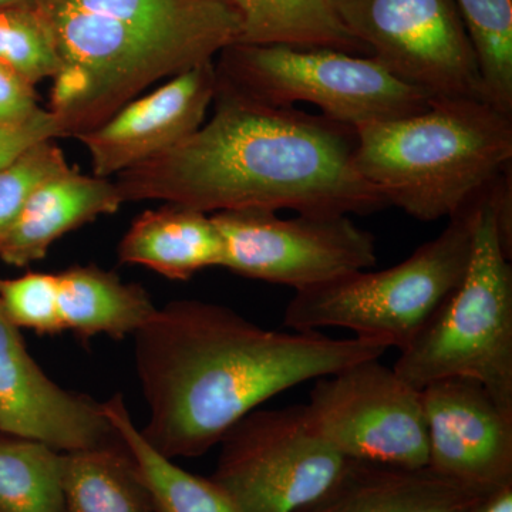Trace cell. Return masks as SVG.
<instances>
[{
  "label": "cell",
  "instance_id": "cell-7",
  "mask_svg": "<svg viewBox=\"0 0 512 512\" xmlns=\"http://www.w3.org/2000/svg\"><path fill=\"white\" fill-rule=\"evenodd\" d=\"M215 69L252 99L279 107L315 104L325 116L353 127L419 114L433 99L372 56L339 50L232 45L222 50Z\"/></svg>",
  "mask_w": 512,
  "mask_h": 512
},
{
  "label": "cell",
  "instance_id": "cell-28",
  "mask_svg": "<svg viewBox=\"0 0 512 512\" xmlns=\"http://www.w3.org/2000/svg\"><path fill=\"white\" fill-rule=\"evenodd\" d=\"M42 110L37 103L35 84L0 63V121L23 123Z\"/></svg>",
  "mask_w": 512,
  "mask_h": 512
},
{
  "label": "cell",
  "instance_id": "cell-5",
  "mask_svg": "<svg viewBox=\"0 0 512 512\" xmlns=\"http://www.w3.org/2000/svg\"><path fill=\"white\" fill-rule=\"evenodd\" d=\"M512 164L478 192L466 275L393 366L416 390L448 377L483 383L512 409V256L498 229V197Z\"/></svg>",
  "mask_w": 512,
  "mask_h": 512
},
{
  "label": "cell",
  "instance_id": "cell-15",
  "mask_svg": "<svg viewBox=\"0 0 512 512\" xmlns=\"http://www.w3.org/2000/svg\"><path fill=\"white\" fill-rule=\"evenodd\" d=\"M485 493L429 466L349 460L335 487L298 512H468Z\"/></svg>",
  "mask_w": 512,
  "mask_h": 512
},
{
  "label": "cell",
  "instance_id": "cell-20",
  "mask_svg": "<svg viewBox=\"0 0 512 512\" xmlns=\"http://www.w3.org/2000/svg\"><path fill=\"white\" fill-rule=\"evenodd\" d=\"M103 410L133 460L151 512H238L211 478L188 473L151 446L120 394L104 402Z\"/></svg>",
  "mask_w": 512,
  "mask_h": 512
},
{
  "label": "cell",
  "instance_id": "cell-26",
  "mask_svg": "<svg viewBox=\"0 0 512 512\" xmlns=\"http://www.w3.org/2000/svg\"><path fill=\"white\" fill-rule=\"evenodd\" d=\"M0 305L19 329L43 335L64 332L57 274L30 272L19 278L0 279Z\"/></svg>",
  "mask_w": 512,
  "mask_h": 512
},
{
  "label": "cell",
  "instance_id": "cell-8",
  "mask_svg": "<svg viewBox=\"0 0 512 512\" xmlns=\"http://www.w3.org/2000/svg\"><path fill=\"white\" fill-rule=\"evenodd\" d=\"M211 480L238 512H298L329 493L343 457L313 427L305 404L254 410L220 441Z\"/></svg>",
  "mask_w": 512,
  "mask_h": 512
},
{
  "label": "cell",
  "instance_id": "cell-1",
  "mask_svg": "<svg viewBox=\"0 0 512 512\" xmlns=\"http://www.w3.org/2000/svg\"><path fill=\"white\" fill-rule=\"evenodd\" d=\"M212 103L211 120L190 137L117 174L123 202H171L205 214L369 215L389 207L356 170V127L262 103L218 74Z\"/></svg>",
  "mask_w": 512,
  "mask_h": 512
},
{
  "label": "cell",
  "instance_id": "cell-16",
  "mask_svg": "<svg viewBox=\"0 0 512 512\" xmlns=\"http://www.w3.org/2000/svg\"><path fill=\"white\" fill-rule=\"evenodd\" d=\"M121 200L109 178L67 171L40 187L0 238V259L22 266L45 258L53 244L74 229L120 210Z\"/></svg>",
  "mask_w": 512,
  "mask_h": 512
},
{
  "label": "cell",
  "instance_id": "cell-30",
  "mask_svg": "<svg viewBox=\"0 0 512 512\" xmlns=\"http://www.w3.org/2000/svg\"><path fill=\"white\" fill-rule=\"evenodd\" d=\"M42 0H0V9L3 8H39Z\"/></svg>",
  "mask_w": 512,
  "mask_h": 512
},
{
  "label": "cell",
  "instance_id": "cell-2",
  "mask_svg": "<svg viewBox=\"0 0 512 512\" xmlns=\"http://www.w3.org/2000/svg\"><path fill=\"white\" fill-rule=\"evenodd\" d=\"M390 349L383 340L261 328L227 306L181 299L134 335L147 404L144 439L165 457L197 458L259 404Z\"/></svg>",
  "mask_w": 512,
  "mask_h": 512
},
{
  "label": "cell",
  "instance_id": "cell-12",
  "mask_svg": "<svg viewBox=\"0 0 512 512\" xmlns=\"http://www.w3.org/2000/svg\"><path fill=\"white\" fill-rule=\"evenodd\" d=\"M420 397L427 466L483 491L512 483V409L470 377L436 380Z\"/></svg>",
  "mask_w": 512,
  "mask_h": 512
},
{
  "label": "cell",
  "instance_id": "cell-24",
  "mask_svg": "<svg viewBox=\"0 0 512 512\" xmlns=\"http://www.w3.org/2000/svg\"><path fill=\"white\" fill-rule=\"evenodd\" d=\"M0 63L35 86L56 76L59 53L39 8L0 9Z\"/></svg>",
  "mask_w": 512,
  "mask_h": 512
},
{
  "label": "cell",
  "instance_id": "cell-25",
  "mask_svg": "<svg viewBox=\"0 0 512 512\" xmlns=\"http://www.w3.org/2000/svg\"><path fill=\"white\" fill-rule=\"evenodd\" d=\"M72 170L62 148L46 140L0 170V238L40 187Z\"/></svg>",
  "mask_w": 512,
  "mask_h": 512
},
{
  "label": "cell",
  "instance_id": "cell-10",
  "mask_svg": "<svg viewBox=\"0 0 512 512\" xmlns=\"http://www.w3.org/2000/svg\"><path fill=\"white\" fill-rule=\"evenodd\" d=\"M335 6L370 56L403 83L431 97L485 100L454 0H335Z\"/></svg>",
  "mask_w": 512,
  "mask_h": 512
},
{
  "label": "cell",
  "instance_id": "cell-17",
  "mask_svg": "<svg viewBox=\"0 0 512 512\" xmlns=\"http://www.w3.org/2000/svg\"><path fill=\"white\" fill-rule=\"evenodd\" d=\"M164 204L144 211L130 225L117 247L120 264L146 266L173 281L221 266L224 242L211 215Z\"/></svg>",
  "mask_w": 512,
  "mask_h": 512
},
{
  "label": "cell",
  "instance_id": "cell-23",
  "mask_svg": "<svg viewBox=\"0 0 512 512\" xmlns=\"http://www.w3.org/2000/svg\"><path fill=\"white\" fill-rule=\"evenodd\" d=\"M473 46L485 100L512 116V0H454Z\"/></svg>",
  "mask_w": 512,
  "mask_h": 512
},
{
  "label": "cell",
  "instance_id": "cell-14",
  "mask_svg": "<svg viewBox=\"0 0 512 512\" xmlns=\"http://www.w3.org/2000/svg\"><path fill=\"white\" fill-rule=\"evenodd\" d=\"M217 90L214 60L171 77L130 101L101 126L76 137L89 151L93 175L110 178L170 150L204 124Z\"/></svg>",
  "mask_w": 512,
  "mask_h": 512
},
{
  "label": "cell",
  "instance_id": "cell-21",
  "mask_svg": "<svg viewBox=\"0 0 512 512\" xmlns=\"http://www.w3.org/2000/svg\"><path fill=\"white\" fill-rule=\"evenodd\" d=\"M64 512H151L146 490L123 447L64 453Z\"/></svg>",
  "mask_w": 512,
  "mask_h": 512
},
{
  "label": "cell",
  "instance_id": "cell-6",
  "mask_svg": "<svg viewBox=\"0 0 512 512\" xmlns=\"http://www.w3.org/2000/svg\"><path fill=\"white\" fill-rule=\"evenodd\" d=\"M480 192V191H478ZM478 192L436 238L400 264L357 271L296 291L285 326L299 332L345 328L356 336L403 349L460 285L473 252Z\"/></svg>",
  "mask_w": 512,
  "mask_h": 512
},
{
  "label": "cell",
  "instance_id": "cell-19",
  "mask_svg": "<svg viewBox=\"0 0 512 512\" xmlns=\"http://www.w3.org/2000/svg\"><path fill=\"white\" fill-rule=\"evenodd\" d=\"M241 18L237 45L330 49L370 56L343 25L335 0H224Z\"/></svg>",
  "mask_w": 512,
  "mask_h": 512
},
{
  "label": "cell",
  "instance_id": "cell-4",
  "mask_svg": "<svg viewBox=\"0 0 512 512\" xmlns=\"http://www.w3.org/2000/svg\"><path fill=\"white\" fill-rule=\"evenodd\" d=\"M356 131V170L420 221L453 217L512 164V116L473 97H433L419 114Z\"/></svg>",
  "mask_w": 512,
  "mask_h": 512
},
{
  "label": "cell",
  "instance_id": "cell-11",
  "mask_svg": "<svg viewBox=\"0 0 512 512\" xmlns=\"http://www.w3.org/2000/svg\"><path fill=\"white\" fill-rule=\"evenodd\" d=\"M305 406L320 436L349 460L402 467L429 464L420 390L379 359L320 377Z\"/></svg>",
  "mask_w": 512,
  "mask_h": 512
},
{
  "label": "cell",
  "instance_id": "cell-18",
  "mask_svg": "<svg viewBox=\"0 0 512 512\" xmlns=\"http://www.w3.org/2000/svg\"><path fill=\"white\" fill-rule=\"evenodd\" d=\"M57 282L63 329L80 338L134 336L157 311L146 289L96 265L70 266Z\"/></svg>",
  "mask_w": 512,
  "mask_h": 512
},
{
  "label": "cell",
  "instance_id": "cell-13",
  "mask_svg": "<svg viewBox=\"0 0 512 512\" xmlns=\"http://www.w3.org/2000/svg\"><path fill=\"white\" fill-rule=\"evenodd\" d=\"M0 433L62 453L120 443L103 403L70 392L43 372L0 305Z\"/></svg>",
  "mask_w": 512,
  "mask_h": 512
},
{
  "label": "cell",
  "instance_id": "cell-22",
  "mask_svg": "<svg viewBox=\"0 0 512 512\" xmlns=\"http://www.w3.org/2000/svg\"><path fill=\"white\" fill-rule=\"evenodd\" d=\"M63 467L56 448L0 437V512H64Z\"/></svg>",
  "mask_w": 512,
  "mask_h": 512
},
{
  "label": "cell",
  "instance_id": "cell-27",
  "mask_svg": "<svg viewBox=\"0 0 512 512\" xmlns=\"http://www.w3.org/2000/svg\"><path fill=\"white\" fill-rule=\"evenodd\" d=\"M57 137H64L63 130L50 110H42L33 119L23 123L0 121V170L15 161L28 148Z\"/></svg>",
  "mask_w": 512,
  "mask_h": 512
},
{
  "label": "cell",
  "instance_id": "cell-9",
  "mask_svg": "<svg viewBox=\"0 0 512 512\" xmlns=\"http://www.w3.org/2000/svg\"><path fill=\"white\" fill-rule=\"evenodd\" d=\"M224 242L222 268L296 291L376 265V241L349 215L298 214L284 220L271 210L211 214Z\"/></svg>",
  "mask_w": 512,
  "mask_h": 512
},
{
  "label": "cell",
  "instance_id": "cell-3",
  "mask_svg": "<svg viewBox=\"0 0 512 512\" xmlns=\"http://www.w3.org/2000/svg\"><path fill=\"white\" fill-rule=\"evenodd\" d=\"M60 67L50 111L79 137L161 79L237 45L241 18L224 0H42Z\"/></svg>",
  "mask_w": 512,
  "mask_h": 512
},
{
  "label": "cell",
  "instance_id": "cell-29",
  "mask_svg": "<svg viewBox=\"0 0 512 512\" xmlns=\"http://www.w3.org/2000/svg\"><path fill=\"white\" fill-rule=\"evenodd\" d=\"M468 512H512V483L487 491Z\"/></svg>",
  "mask_w": 512,
  "mask_h": 512
}]
</instances>
